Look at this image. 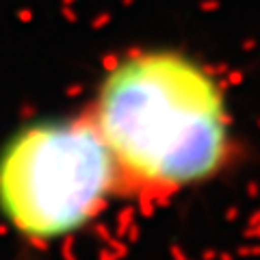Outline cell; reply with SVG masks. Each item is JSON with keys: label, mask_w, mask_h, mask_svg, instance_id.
<instances>
[{"label": "cell", "mask_w": 260, "mask_h": 260, "mask_svg": "<svg viewBox=\"0 0 260 260\" xmlns=\"http://www.w3.org/2000/svg\"><path fill=\"white\" fill-rule=\"evenodd\" d=\"M83 113L109 154L117 198L172 200L213 182L239 154L225 85L176 48L117 56Z\"/></svg>", "instance_id": "1"}, {"label": "cell", "mask_w": 260, "mask_h": 260, "mask_svg": "<svg viewBox=\"0 0 260 260\" xmlns=\"http://www.w3.org/2000/svg\"><path fill=\"white\" fill-rule=\"evenodd\" d=\"M113 198V165L85 113L30 121L0 148V217L32 247L85 230Z\"/></svg>", "instance_id": "2"}]
</instances>
